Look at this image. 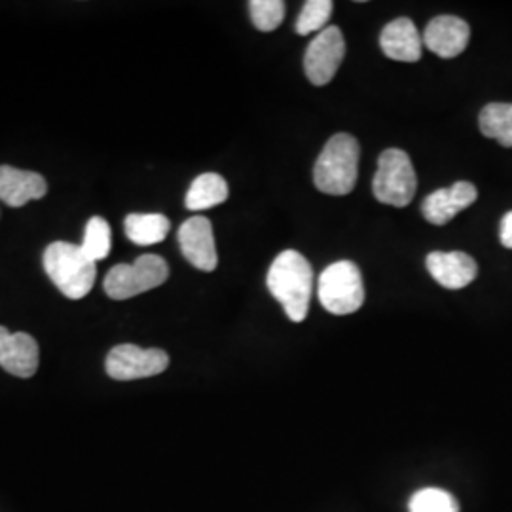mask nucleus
Segmentation results:
<instances>
[{"mask_svg": "<svg viewBox=\"0 0 512 512\" xmlns=\"http://www.w3.org/2000/svg\"><path fill=\"white\" fill-rule=\"evenodd\" d=\"M266 285L293 323H302L308 317L313 291V268L306 256L293 249L275 256L268 270Z\"/></svg>", "mask_w": 512, "mask_h": 512, "instance_id": "f257e3e1", "label": "nucleus"}, {"mask_svg": "<svg viewBox=\"0 0 512 512\" xmlns=\"http://www.w3.org/2000/svg\"><path fill=\"white\" fill-rule=\"evenodd\" d=\"M359 141L349 133H336L319 154L313 167L317 190L330 196H346L359 177Z\"/></svg>", "mask_w": 512, "mask_h": 512, "instance_id": "f03ea898", "label": "nucleus"}, {"mask_svg": "<svg viewBox=\"0 0 512 512\" xmlns=\"http://www.w3.org/2000/svg\"><path fill=\"white\" fill-rule=\"evenodd\" d=\"M44 270L55 287L71 300L88 296L97 277V262L82 251L80 245L55 241L44 251Z\"/></svg>", "mask_w": 512, "mask_h": 512, "instance_id": "7ed1b4c3", "label": "nucleus"}, {"mask_svg": "<svg viewBox=\"0 0 512 512\" xmlns=\"http://www.w3.org/2000/svg\"><path fill=\"white\" fill-rule=\"evenodd\" d=\"M319 302L332 315H349L365 304L363 275L355 262L340 260L325 268L317 281Z\"/></svg>", "mask_w": 512, "mask_h": 512, "instance_id": "20e7f679", "label": "nucleus"}, {"mask_svg": "<svg viewBox=\"0 0 512 512\" xmlns=\"http://www.w3.org/2000/svg\"><path fill=\"white\" fill-rule=\"evenodd\" d=\"M418 188L416 171L410 156L401 148H387L378 160V171L372 181L374 198L385 205H410Z\"/></svg>", "mask_w": 512, "mask_h": 512, "instance_id": "39448f33", "label": "nucleus"}, {"mask_svg": "<svg viewBox=\"0 0 512 512\" xmlns=\"http://www.w3.org/2000/svg\"><path fill=\"white\" fill-rule=\"evenodd\" d=\"M169 266L162 256H139L133 264H116L105 277V293L112 300H128L164 285Z\"/></svg>", "mask_w": 512, "mask_h": 512, "instance_id": "423d86ee", "label": "nucleus"}, {"mask_svg": "<svg viewBox=\"0 0 512 512\" xmlns=\"http://www.w3.org/2000/svg\"><path fill=\"white\" fill-rule=\"evenodd\" d=\"M105 366L112 380H143L162 374L169 366V355L164 349H143L135 344H120L110 349Z\"/></svg>", "mask_w": 512, "mask_h": 512, "instance_id": "0eeeda50", "label": "nucleus"}, {"mask_svg": "<svg viewBox=\"0 0 512 512\" xmlns=\"http://www.w3.org/2000/svg\"><path fill=\"white\" fill-rule=\"evenodd\" d=\"M346 55V40L338 27L329 25L313 38L304 55V71L313 86H327Z\"/></svg>", "mask_w": 512, "mask_h": 512, "instance_id": "6e6552de", "label": "nucleus"}, {"mask_svg": "<svg viewBox=\"0 0 512 512\" xmlns=\"http://www.w3.org/2000/svg\"><path fill=\"white\" fill-rule=\"evenodd\" d=\"M179 245L184 258L202 272H215L219 264L211 220L192 217L179 228Z\"/></svg>", "mask_w": 512, "mask_h": 512, "instance_id": "1a4fd4ad", "label": "nucleus"}, {"mask_svg": "<svg viewBox=\"0 0 512 512\" xmlns=\"http://www.w3.org/2000/svg\"><path fill=\"white\" fill-rule=\"evenodd\" d=\"M37 340L27 332H10L0 327V366L18 378H33L37 374Z\"/></svg>", "mask_w": 512, "mask_h": 512, "instance_id": "9d476101", "label": "nucleus"}, {"mask_svg": "<svg viewBox=\"0 0 512 512\" xmlns=\"http://www.w3.org/2000/svg\"><path fill=\"white\" fill-rule=\"evenodd\" d=\"M478 198L475 184L459 181L450 188H440L429 194L421 203V213L427 222L435 226H444L458 213L471 207Z\"/></svg>", "mask_w": 512, "mask_h": 512, "instance_id": "9b49d317", "label": "nucleus"}, {"mask_svg": "<svg viewBox=\"0 0 512 512\" xmlns=\"http://www.w3.org/2000/svg\"><path fill=\"white\" fill-rule=\"evenodd\" d=\"M471 29L463 19L456 16H439L431 19L425 27L423 44L427 50L439 55L442 59H452L465 52L469 46Z\"/></svg>", "mask_w": 512, "mask_h": 512, "instance_id": "f8f14e48", "label": "nucleus"}, {"mask_svg": "<svg viewBox=\"0 0 512 512\" xmlns=\"http://www.w3.org/2000/svg\"><path fill=\"white\" fill-rule=\"evenodd\" d=\"M427 270L431 277L439 283L440 287L450 289V291H459L471 285L478 275V266L473 256L461 251H452V253H442L435 251L427 255Z\"/></svg>", "mask_w": 512, "mask_h": 512, "instance_id": "ddd939ff", "label": "nucleus"}, {"mask_svg": "<svg viewBox=\"0 0 512 512\" xmlns=\"http://www.w3.org/2000/svg\"><path fill=\"white\" fill-rule=\"evenodd\" d=\"M48 184L35 171H23L12 165H0V202L10 207H23L44 198Z\"/></svg>", "mask_w": 512, "mask_h": 512, "instance_id": "4468645a", "label": "nucleus"}, {"mask_svg": "<svg viewBox=\"0 0 512 512\" xmlns=\"http://www.w3.org/2000/svg\"><path fill=\"white\" fill-rule=\"evenodd\" d=\"M380 46L384 54L393 61L416 63L420 61L423 38L420 37L412 19H393L385 25L380 35Z\"/></svg>", "mask_w": 512, "mask_h": 512, "instance_id": "2eb2a0df", "label": "nucleus"}, {"mask_svg": "<svg viewBox=\"0 0 512 512\" xmlns=\"http://www.w3.org/2000/svg\"><path fill=\"white\" fill-rule=\"evenodd\" d=\"M228 196H230L228 183L220 177L219 173H203L190 184L184 203L188 211H203L226 202Z\"/></svg>", "mask_w": 512, "mask_h": 512, "instance_id": "dca6fc26", "label": "nucleus"}, {"mask_svg": "<svg viewBox=\"0 0 512 512\" xmlns=\"http://www.w3.org/2000/svg\"><path fill=\"white\" fill-rule=\"evenodd\" d=\"M126 236L135 245L148 247L164 241L169 234L171 222L160 213H133L126 217Z\"/></svg>", "mask_w": 512, "mask_h": 512, "instance_id": "f3484780", "label": "nucleus"}, {"mask_svg": "<svg viewBox=\"0 0 512 512\" xmlns=\"http://www.w3.org/2000/svg\"><path fill=\"white\" fill-rule=\"evenodd\" d=\"M478 126L484 137L495 139L501 147H512V103H490L480 116Z\"/></svg>", "mask_w": 512, "mask_h": 512, "instance_id": "a211bd4d", "label": "nucleus"}, {"mask_svg": "<svg viewBox=\"0 0 512 512\" xmlns=\"http://www.w3.org/2000/svg\"><path fill=\"white\" fill-rule=\"evenodd\" d=\"M112 234H110L109 222L101 217H93L86 224L82 251L92 258L93 262L105 260L110 255Z\"/></svg>", "mask_w": 512, "mask_h": 512, "instance_id": "6ab92c4d", "label": "nucleus"}, {"mask_svg": "<svg viewBox=\"0 0 512 512\" xmlns=\"http://www.w3.org/2000/svg\"><path fill=\"white\" fill-rule=\"evenodd\" d=\"M334 4L330 0H308L296 19V33L300 37L323 31L332 16Z\"/></svg>", "mask_w": 512, "mask_h": 512, "instance_id": "aec40b11", "label": "nucleus"}, {"mask_svg": "<svg viewBox=\"0 0 512 512\" xmlns=\"http://www.w3.org/2000/svg\"><path fill=\"white\" fill-rule=\"evenodd\" d=\"M410 512H459L456 497L440 488H423L412 495L408 503Z\"/></svg>", "mask_w": 512, "mask_h": 512, "instance_id": "412c9836", "label": "nucleus"}, {"mask_svg": "<svg viewBox=\"0 0 512 512\" xmlns=\"http://www.w3.org/2000/svg\"><path fill=\"white\" fill-rule=\"evenodd\" d=\"M249 12L258 31L272 33L285 19V2L283 0H251Z\"/></svg>", "mask_w": 512, "mask_h": 512, "instance_id": "4be33fe9", "label": "nucleus"}, {"mask_svg": "<svg viewBox=\"0 0 512 512\" xmlns=\"http://www.w3.org/2000/svg\"><path fill=\"white\" fill-rule=\"evenodd\" d=\"M499 239H501V245L505 249H511L512 251V211H509L503 220H501V232H499Z\"/></svg>", "mask_w": 512, "mask_h": 512, "instance_id": "5701e85b", "label": "nucleus"}]
</instances>
